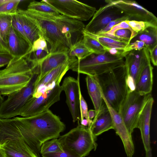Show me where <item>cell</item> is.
<instances>
[{
  "label": "cell",
  "instance_id": "6da1fadb",
  "mask_svg": "<svg viewBox=\"0 0 157 157\" xmlns=\"http://www.w3.org/2000/svg\"><path fill=\"white\" fill-rule=\"evenodd\" d=\"M21 118L29 134L31 150L38 157H40L42 144L59 137L65 128L59 117L49 109L34 116Z\"/></svg>",
  "mask_w": 157,
  "mask_h": 157
},
{
  "label": "cell",
  "instance_id": "7a4b0ae2",
  "mask_svg": "<svg viewBox=\"0 0 157 157\" xmlns=\"http://www.w3.org/2000/svg\"><path fill=\"white\" fill-rule=\"evenodd\" d=\"M94 77L99 86L103 100L118 112L129 91L125 64Z\"/></svg>",
  "mask_w": 157,
  "mask_h": 157
},
{
  "label": "cell",
  "instance_id": "3957f363",
  "mask_svg": "<svg viewBox=\"0 0 157 157\" xmlns=\"http://www.w3.org/2000/svg\"><path fill=\"white\" fill-rule=\"evenodd\" d=\"M33 74L30 64L24 58H14L0 70V94L8 96L20 90L28 85Z\"/></svg>",
  "mask_w": 157,
  "mask_h": 157
},
{
  "label": "cell",
  "instance_id": "277c9868",
  "mask_svg": "<svg viewBox=\"0 0 157 157\" xmlns=\"http://www.w3.org/2000/svg\"><path fill=\"white\" fill-rule=\"evenodd\" d=\"M70 69L78 73L95 76L124 65V58L113 55L108 51L103 54L93 53L78 61L76 57L69 59Z\"/></svg>",
  "mask_w": 157,
  "mask_h": 157
},
{
  "label": "cell",
  "instance_id": "5b68a950",
  "mask_svg": "<svg viewBox=\"0 0 157 157\" xmlns=\"http://www.w3.org/2000/svg\"><path fill=\"white\" fill-rule=\"evenodd\" d=\"M77 126L58 139L64 151L79 157L88 155L91 151L95 150L98 144L97 137L89 128L81 125L78 121Z\"/></svg>",
  "mask_w": 157,
  "mask_h": 157
},
{
  "label": "cell",
  "instance_id": "8992f818",
  "mask_svg": "<svg viewBox=\"0 0 157 157\" xmlns=\"http://www.w3.org/2000/svg\"><path fill=\"white\" fill-rule=\"evenodd\" d=\"M21 10L39 29L41 36L49 45V53L69 52L70 47L61 33L53 16L27 10Z\"/></svg>",
  "mask_w": 157,
  "mask_h": 157
},
{
  "label": "cell",
  "instance_id": "52a82bcc",
  "mask_svg": "<svg viewBox=\"0 0 157 157\" xmlns=\"http://www.w3.org/2000/svg\"><path fill=\"white\" fill-rule=\"evenodd\" d=\"M63 90L59 84L54 83L46 87L34 97L32 96L20 112L19 115L27 117L37 115L49 110L60 100Z\"/></svg>",
  "mask_w": 157,
  "mask_h": 157
},
{
  "label": "cell",
  "instance_id": "ba28073f",
  "mask_svg": "<svg viewBox=\"0 0 157 157\" xmlns=\"http://www.w3.org/2000/svg\"><path fill=\"white\" fill-rule=\"evenodd\" d=\"M152 96L151 93L141 94L135 90H129L121 102L118 111L130 133L137 128L138 121L147 102Z\"/></svg>",
  "mask_w": 157,
  "mask_h": 157
},
{
  "label": "cell",
  "instance_id": "9c48e42d",
  "mask_svg": "<svg viewBox=\"0 0 157 157\" xmlns=\"http://www.w3.org/2000/svg\"><path fill=\"white\" fill-rule=\"evenodd\" d=\"M39 75L34 71L28 85L8 96L0 106V118L10 119L19 115L20 112L32 96L35 82Z\"/></svg>",
  "mask_w": 157,
  "mask_h": 157
},
{
  "label": "cell",
  "instance_id": "30bf717a",
  "mask_svg": "<svg viewBox=\"0 0 157 157\" xmlns=\"http://www.w3.org/2000/svg\"><path fill=\"white\" fill-rule=\"evenodd\" d=\"M60 14L82 21H87L96 11L95 7L75 0H44Z\"/></svg>",
  "mask_w": 157,
  "mask_h": 157
},
{
  "label": "cell",
  "instance_id": "8fae6325",
  "mask_svg": "<svg viewBox=\"0 0 157 157\" xmlns=\"http://www.w3.org/2000/svg\"><path fill=\"white\" fill-rule=\"evenodd\" d=\"M107 4L96 11L84 30L96 34L111 21L125 16L118 8L113 5L110 0H105Z\"/></svg>",
  "mask_w": 157,
  "mask_h": 157
},
{
  "label": "cell",
  "instance_id": "7c38bea8",
  "mask_svg": "<svg viewBox=\"0 0 157 157\" xmlns=\"http://www.w3.org/2000/svg\"><path fill=\"white\" fill-rule=\"evenodd\" d=\"M129 90H135V84L143 68L150 60L148 50L145 48L140 50H132L124 57Z\"/></svg>",
  "mask_w": 157,
  "mask_h": 157
},
{
  "label": "cell",
  "instance_id": "4fadbf2b",
  "mask_svg": "<svg viewBox=\"0 0 157 157\" xmlns=\"http://www.w3.org/2000/svg\"><path fill=\"white\" fill-rule=\"evenodd\" d=\"M52 17L70 49L82 40L85 26L82 21L61 14Z\"/></svg>",
  "mask_w": 157,
  "mask_h": 157
},
{
  "label": "cell",
  "instance_id": "5bb4252c",
  "mask_svg": "<svg viewBox=\"0 0 157 157\" xmlns=\"http://www.w3.org/2000/svg\"><path fill=\"white\" fill-rule=\"evenodd\" d=\"M113 5L128 16L129 20L150 22L157 25V18L151 12L136 1L128 0H110Z\"/></svg>",
  "mask_w": 157,
  "mask_h": 157
},
{
  "label": "cell",
  "instance_id": "9a60e30c",
  "mask_svg": "<svg viewBox=\"0 0 157 157\" xmlns=\"http://www.w3.org/2000/svg\"><path fill=\"white\" fill-rule=\"evenodd\" d=\"M79 74L77 79L68 76L65 78L61 85L66 97V102L71 114L73 121H80Z\"/></svg>",
  "mask_w": 157,
  "mask_h": 157
},
{
  "label": "cell",
  "instance_id": "2e32d148",
  "mask_svg": "<svg viewBox=\"0 0 157 157\" xmlns=\"http://www.w3.org/2000/svg\"><path fill=\"white\" fill-rule=\"evenodd\" d=\"M104 101L111 115L113 129L122 141L127 157H132L135 152V147L131 134L128 132L122 118L118 112L110 107L105 101Z\"/></svg>",
  "mask_w": 157,
  "mask_h": 157
},
{
  "label": "cell",
  "instance_id": "e0dca14e",
  "mask_svg": "<svg viewBox=\"0 0 157 157\" xmlns=\"http://www.w3.org/2000/svg\"><path fill=\"white\" fill-rule=\"evenodd\" d=\"M154 100L152 96L148 100L139 117L137 128L140 130L145 152L151 149L150 142V123Z\"/></svg>",
  "mask_w": 157,
  "mask_h": 157
},
{
  "label": "cell",
  "instance_id": "ac0fdd59",
  "mask_svg": "<svg viewBox=\"0 0 157 157\" xmlns=\"http://www.w3.org/2000/svg\"><path fill=\"white\" fill-rule=\"evenodd\" d=\"M89 128L96 137L110 129H114L111 115L105 102L96 113Z\"/></svg>",
  "mask_w": 157,
  "mask_h": 157
},
{
  "label": "cell",
  "instance_id": "d6986e66",
  "mask_svg": "<svg viewBox=\"0 0 157 157\" xmlns=\"http://www.w3.org/2000/svg\"><path fill=\"white\" fill-rule=\"evenodd\" d=\"M68 52H61L49 53L41 63L33 68H36L39 72V75L36 82L40 81L53 69L68 62L69 61Z\"/></svg>",
  "mask_w": 157,
  "mask_h": 157
},
{
  "label": "cell",
  "instance_id": "ffe728a7",
  "mask_svg": "<svg viewBox=\"0 0 157 157\" xmlns=\"http://www.w3.org/2000/svg\"><path fill=\"white\" fill-rule=\"evenodd\" d=\"M49 54L47 42L40 36L33 43L30 50L23 58L29 63L32 69L37 66Z\"/></svg>",
  "mask_w": 157,
  "mask_h": 157
},
{
  "label": "cell",
  "instance_id": "44dd1931",
  "mask_svg": "<svg viewBox=\"0 0 157 157\" xmlns=\"http://www.w3.org/2000/svg\"><path fill=\"white\" fill-rule=\"evenodd\" d=\"M70 69L69 61L53 69L39 81L35 82L33 94L37 93L53 83L59 84L66 72Z\"/></svg>",
  "mask_w": 157,
  "mask_h": 157
},
{
  "label": "cell",
  "instance_id": "7402d4cb",
  "mask_svg": "<svg viewBox=\"0 0 157 157\" xmlns=\"http://www.w3.org/2000/svg\"><path fill=\"white\" fill-rule=\"evenodd\" d=\"M7 45L9 53L14 58L24 57L32 47L31 44L18 34L12 26L10 29Z\"/></svg>",
  "mask_w": 157,
  "mask_h": 157
},
{
  "label": "cell",
  "instance_id": "603a6c76",
  "mask_svg": "<svg viewBox=\"0 0 157 157\" xmlns=\"http://www.w3.org/2000/svg\"><path fill=\"white\" fill-rule=\"evenodd\" d=\"M6 157H38L23 141L8 140L0 143Z\"/></svg>",
  "mask_w": 157,
  "mask_h": 157
},
{
  "label": "cell",
  "instance_id": "cb8c5ba5",
  "mask_svg": "<svg viewBox=\"0 0 157 157\" xmlns=\"http://www.w3.org/2000/svg\"><path fill=\"white\" fill-rule=\"evenodd\" d=\"M153 69L150 60L138 77L135 84V90L144 94L151 93L153 84Z\"/></svg>",
  "mask_w": 157,
  "mask_h": 157
},
{
  "label": "cell",
  "instance_id": "d4e9b609",
  "mask_svg": "<svg viewBox=\"0 0 157 157\" xmlns=\"http://www.w3.org/2000/svg\"><path fill=\"white\" fill-rule=\"evenodd\" d=\"M86 80L88 93L97 113L104 103L100 88L95 77L87 75Z\"/></svg>",
  "mask_w": 157,
  "mask_h": 157
},
{
  "label": "cell",
  "instance_id": "484cf974",
  "mask_svg": "<svg viewBox=\"0 0 157 157\" xmlns=\"http://www.w3.org/2000/svg\"><path fill=\"white\" fill-rule=\"evenodd\" d=\"M25 33L30 43H33L41 36V32L37 26L24 13L21 9L17 11Z\"/></svg>",
  "mask_w": 157,
  "mask_h": 157
},
{
  "label": "cell",
  "instance_id": "4316f807",
  "mask_svg": "<svg viewBox=\"0 0 157 157\" xmlns=\"http://www.w3.org/2000/svg\"><path fill=\"white\" fill-rule=\"evenodd\" d=\"M136 40L143 42L148 50L154 48L157 45V26L147 28L136 35L130 42Z\"/></svg>",
  "mask_w": 157,
  "mask_h": 157
},
{
  "label": "cell",
  "instance_id": "83f0119b",
  "mask_svg": "<svg viewBox=\"0 0 157 157\" xmlns=\"http://www.w3.org/2000/svg\"><path fill=\"white\" fill-rule=\"evenodd\" d=\"M83 32L98 40L104 47L106 51L107 49L112 48L124 49L130 44L128 42L120 41L108 37L90 33L84 30Z\"/></svg>",
  "mask_w": 157,
  "mask_h": 157
},
{
  "label": "cell",
  "instance_id": "f1b7e54d",
  "mask_svg": "<svg viewBox=\"0 0 157 157\" xmlns=\"http://www.w3.org/2000/svg\"><path fill=\"white\" fill-rule=\"evenodd\" d=\"M27 10L52 16H56L60 14L54 7L44 0L40 2L33 1L30 2Z\"/></svg>",
  "mask_w": 157,
  "mask_h": 157
},
{
  "label": "cell",
  "instance_id": "f546056e",
  "mask_svg": "<svg viewBox=\"0 0 157 157\" xmlns=\"http://www.w3.org/2000/svg\"><path fill=\"white\" fill-rule=\"evenodd\" d=\"M12 26V20L10 13H0V35L3 40L7 45Z\"/></svg>",
  "mask_w": 157,
  "mask_h": 157
},
{
  "label": "cell",
  "instance_id": "4dcf8cb0",
  "mask_svg": "<svg viewBox=\"0 0 157 157\" xmlns=\"http://www.w3.org/2000/svg\"><path fill=\"white\" fill-rule=\"evenodd\" d=\"M82 41L85 46L93 53L103 54L105 53L106 50L104 47L94 38L86 34L83 31Z\"/></svg>",
  "mask_w": 157,
  "mask_h": 157
},
{
  "label": "cell",
  "instance_id": "1f68e13d",
  "mask_svg": "<svg viewBox=\"0 0 157 157\" xmlns=\"http://www.w3.org/2000/svg\"><path fill=\"white\" fill-rule=\"evenodd\" d=\"M93 52L84 44L82 40L71 47L68 52L69 57H76L78 61L82 59Z\"/></svg>",
  "mask_w": 157,
  "mask_h": 157
},
{
  "label": "cell",
  "instance_id": "d6a6232c",
  "mask_svg": "<svg viewBox=\"0 0 157 157\" xmlns=\"http://www.w3.org/2000/svg\"><path fill=\"white\" fill-rule=\"evenodd\" d=\"M62 146L57 138L48 140L43 143L41 146L40 153L42 155L56 152H63Z\"/></svg>",
  "mask_w": 157,
  "mask_h": 157
},
{
  "label": "cell",
  "instance_id": "836d02e7",
  "mask_svg": "<svg viewBox=\"0 0 157 157\" xmlns=\"http://www.w3.org/2000/svg\"><path fill=\"white\" fill-rule=\"evenodd\" d=\"M20 1L19 0L0 1V13L9 14L16 12Z\"/></svg>",
  "mask_w": 157,
  "mask_h": 157
},
{
  "label": "cell",
  "instance_id": "e575fe53",
  "mask_svg": "<svg viewBox=\"0 0 157 157\" xmlns=\"http://www.w3.org/2000/svg\"><path fill=\"white\" fill-rule=\"evenodd\" d=\"M125 21L132 29L135 36L149 27L157 26V25L148 22L133 20H127Z\"/></svg>",
  "mask_w": 157,
  "mask_h": 157
},
{
  "label": "cell",
  "instance_id": "d590c367",
  "mask_svg": "<svg viewBox=\"0 0 157 157\" xmlns=\"http://www.w3.org/2000/svg\"><path fill=\"white\" fill-rule=\"evenodd\" d=\"M16 12L10 13L12 17V26L20 36L32 45L25 33L19 17Z\"/></svg>",
  "mask_w": 157,
  "mask_h": 157
},
{
  "label": "cell",
  "instance_id": "8d00e7d4",
  "mask_svg": "<svg viewBox=\"0 0 157 157\" xmlns=\"http://www.w3.org/2000/svg\"><path fill=\"white\" fill-rule=\"evenodd\" d=\"M113 35L118 40L127 41L129 43L132 39V33L131 31L128 29H121L116 31Z\"/></svg>",
  "mask_w": 157,
  "mask_h": 157
},
{
  "label": "cell",
  "instance_id": "74e56055",
  "mask_svg": "<svg viewBox=\"0 0 157 157\" xmlns=\"http://www.w3.org/2000/svg\"><path fill=\"white\" fill-rule=\"evenodd\" d=\"M79 108L80 111V121L83 120H88L91 124L92 120L89 119L88 116V106L82 94L81 90H79Z\"/></svg>",
  "mask_w": 157,
  "mask_h": 157
},
{
  "label": "cell",
  "instance_id": "f35d334b",
  "mask_svg": "<svg viewBox=\"0 0 157 157\" xmlns=\"http://www.w3.org/2000/svg\"><path fill=\"white\" fill-rule=\"evenodd\" d=\"M129 17L125 15L123 17L113 21L109 22L103 29L99 32L97 35L104 34L109 31L114 26L123 21L129 20Z\"/></svg>",
  "mask_w": 157,
  "mask_h": 157
},
{
  "label": "cell",
  "instance_id": "ab89813d",
  "mask_svg": "<svg viewBox=\"0 0 157 157\" xmlns=\"http://www.w3.org/2000/svg\"><path fill=\"white\" fill-rule=\"evenodd\" d=\"M145 48L147 47L143 42L136 40L130 43L129 45L124 49V52L127 54L132 51L140 50Z\"/></svg>",
  "mask_w": 157,
  "mask_h": 157
},
{
  "label": "cell",
  "instance_id": "60d3db41",
  "mask_svg": "<svg viewBox=\"0 0 157 157\" xmlns=\"http://www.w3.org/2000/svg\"><path fill=\"white\" fill-rule=\"evenodd\" d=\"M14 58L9 53H0V66L8 65Z\"/></svg>",
  "mask_w": 157,
  "mask_h": 157
},
{
  "label": "cell",
  "instance_id": "b9f144b4",
  "mask_svg": "<svg viewBox=\"0 0 157 157\" xmlns=\"http://www.w3.org/2000/svg\"><path fill=\"white\" fill-rule=\"evenodd\" d=\"M42 157H79L67 152L52 153L42 155Z\"/></svg>",
  "mask_w": 157,
  "mask_h": 157
},
{
  "label": "cell",
  "instance_id": "7bdbcfd3",
  "mask_svg": "<svg viewBox=\"0 0 157 157\" xmlns=\"http://www.w3.org/2000/svg\"><path fill=\"white\" fill-rule=\"evenodd\" d=\"M150 61L155 66L157 65V45L148 50Z\"/></svg>",
  "mask_w": 157,
  "mask_h": 157
},
{
  "label": "cell",
  "instance_id": "ee69618b",
  "mask_svg": "<svg viewBox=\"0 0 157 157\" xmlns=\"http://www.w3.org/2000/svg\"><path fill=\"white\" fill-rule=\"evenodd\" d=\"M0 53H9L7 44L2 39L0 35Z\"/></svg>",
  "mask_w": 157,
  "mask_h": 157
},
{
  "label": "cell",
  "instance_id": "f6af8a7d",
  "mask_svg": "<svg viewBox=\"0 0 157 157\" xmlns=\"http://www.w3.org/2000/svg\"><path fill=\"white\" fill-rule=\"evenodd\" d=\"M96 113V112L95 110L90 109L88 111V116L89 119H92L94 118Z\"/></svg>",
  "mask_w": 157,
  "mask_h": 157
},
{
  "label": "cell",
  "instance_id": "bcb514c9",
  "mask_svg": "<svg viewBox=\"0 0 157 157\" xmlns=\"http://www.w3.org/2000/svg\"><path fill=\"white\" fill-rule=\"evenodd\" d=\"M145 152V157H152V150L151 149L149 151Z\"/></svg>",
  "mask_w": 157,
  "mask_h": 157
},
{
  "label": "cell",
  "instance_id": "7dc6e473",
  "mask_svg": "<svg viewBox=\"0 0 157 157\" xmlns=\"http://www.w3.org/2000/svg\"><path fill=\"white\" fill-rule=\"evenodd\" d=\"M0 157H6L3 149L0 147Z\"/></svg>",
  "mask_w": 157,
  "mask_h": 157
},
{
  "label": "cell",
  "instance_id": "c3c4849f",
  "mask_svg": "<svg viewBox=\"0 0 157 157\" xmlns=\"http://www.w3.org/2000/svg\"><path fill=\"white\" fill-rule=\"evenodd\" d=\"M4 101V98L2 96V95L0 94V106Z\"/></svg>",
  "mask_w": 157,
  "mask_h": 157
},
{
  "label": "cell",
  "instance_id": "681fc988",
  "mask_svg": "<svg viewBox=\"0 0 157 157\" xmlns=\"http://www.w3.org/2000/svg\"><path fill=\"white\" fill-rule=\"evenodd\" d=\"M4 66H0V68L2 67H3Z\"/></svg>",
  "mask_w": 157,
  "mask_h": 157
},
{
  "label": "cell",
  "instance_id": "f907efd6",
  "mask_svg": "<svg viewBox=\"0 0 157 157\" xmlns=\"http://www.w3.org/2000/svg\"></svg>",
  "mask_w": 157,
  "mask_h": 157
}]
</instances>
